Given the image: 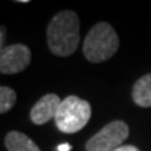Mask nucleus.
<instances>
[{
    "instance_id": "1",
    "label": "nucleus",
    "mask_w": 151,
    "mask_h": 151,
    "mask_svg": "<svg viewBox=\"0 0 151 151\" xmlns=\"http://www.w3.org/2000/svg\"><path fill=\"white\" fill-rule=\"evenodd\" d=\"M47 43L54 55H72L79 44V19L77 14L72 10L55 14L47 28Z\"/></svg>"
},
{
    "instance_id": "2",
    "label": "nucleus",
    "mask_w": 151,
    "mask_h": 151,
    "mask_svg": "<svg viewBox=\"0 0 151 151\" xmlns=\"http://www.w3.org/2000/svg\"><path fill=\"white\" fill-rule=\"evenodd\" d=\"M120 39L116 30L106 22L97 23L88 32L83 43V54L91 63L110 59L119 49Z\"/></svg>"
},
{
    "instance_id": "3",
    "label": "nucleus",
    "mask_w": 151,
    "mask_h": 151,
    "mask_svg": "<svg viewBox=\"0 0 151 151\" xmlns=\"http://www.w3.org/2000/svg\"><path fill=\"white\" fill-rule=\"evenodd\" d=\"M91 113L89 102L77 96H68L62 100L54 117L55 126L64 134H76L88 124Z\"/></svg>"
},
{
    "instance_id": "4",
    "label": "nucleus",
    "mask_w": 151,
    "mask_h": 151,
    "mask_svg": "<svg viewBox=\"0 0 151 151\" xmlns=\"http://www.w3.org/2000/svg\"><path fill=\"white\" fill-rule=\"evenodd\" d=\"M129 126L121 120L112 121L87 141L86 151H113L129 137Z\"/></svg>"
},
{
    "instance_id": "5",
    "label": "nucleus",
    "mask_w": 151,
    "mask_h": 151,
    "mask_svg": "<svg viewBox=\"0 0 151 151\" xmlns=\"http://www.w3.org/2000/svg\"><path fill=\"white\" fill-rule=\"evenodd\" d=\"M32 60V52L25 44H12L0 49V73L15 74L23 72Z\"/></svg>"
},
{
    "instance_id": "6",
    "label": "nucleus",
    "mask_w": 151,
    "mask_h": 151,
    "mask_svg": "<svg viewBox=\"0 0 151 151\" xmlns=\"http://www.w3.org/2000/svg\"><path fill=\"white\" fill-rule=\"evenodd\" d=\"M60 103H62V100L55 93H48L40 97L30 110L32 122L37 126L47 124L48 121L55 117Z\"/></svg>"
},
{
    "instance_id": "7",
    "label": "nucleus",
    "mask_w": 151,
    "mask_h": 151,
    "mask_svg": "<svg viewBox=\"0 0 151 151\" xmlns=\"http://www.w3.org/2000/svg\"><path fill=\"white\" fill-rule=\"evenodd\" d=\"M8 151H40L38 145L23 132L10 131L4 140Z\"/></svg>"
},
{
    "instance_id": "8",
    "label": "nucleus",
    "mask_w": 151,
    "mask_h": 151,
    "mask_svg": "<svg viewBox=\"0 0 151 151\" xmlns=\"http://www.w3.org/2000/svg\"><path fill=\"white\" fill-rule=\"evenodd\" d=\"M132 100L140 107H151V73L136 81L132 88Z\"/></svg>"
},
{
    "instance_id": "9",
    "label": "nucleus",
    "mask_w": 151,
    "mask_h": 151,
    "mask_svg": "<svg viewBox=\"0 0 151 151\" xmlns=\"http://www.w3.org/2000/svg\"><path fill=\"white\" fill-rule=\"evenodd\" d=\"M17 93L13 88L6 86H0V113L10 111L15 106Z\"/></svg>"
},
{
    "instance_id": "10",
    "label": "nucleus",
    "mask_w": 151,
    "mask_h": 151,
    "mask_svg": "<svg viewBox=\"0 0 151 151\" xmlns=\"http://www.w3.org/2000/svg\"><path fill=\"white\" fill-rule=\"evenodd\" d=\"M113 151H140V150L134 145H122L119 149H116Z\"/></svg>"
},
{
    "instance_id": "11",
    "label": "nucleus",
    "mask_w": 151,
    "mask_h": 151,
    "mask_svg": "<svg viewBox=\"0 0 151 151\" xmlns=\"http://www.w3.org/2000/svg\"><path fill=\"white\" fill-rule=\"evenodd\" d=\"M69 150H70L69 144H62L58 146V151H69Z\"/></svg>"
}]
</instances>
